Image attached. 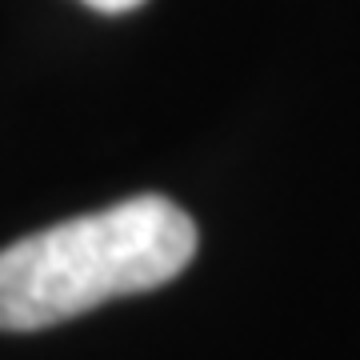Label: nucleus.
I'll list each match as a JSON object with an SVG mask.
<instances>
[{"instance_id":"obj_1","label":"nucleus","mask_w":360,"mask_h":360,"mask_svg":"<svg viewBox=\"0 0 360 360\" xmlns=\"http://www.w3.org/2000/svg\"><path fill=\"white\" fill-rule=\"evenodd\" d=\"M196 224L168 196L144 193L28 232L0 248V333H37L104 300L160 288L193 264Z\"/></svg>"},{"instance_id":"obj_2","label":"nucleus","mask_w":360,"mask_h":360,"mask_svg":"<svg viewBox=\"0 0 360 360\" xmlns=\"http://www.w3.org/2000/svg\"><path fill=\"white\" fill-rule=\"evenodd\" d=\"M80 4H89V8H96V13L116 16V13H132V8H141L144 0H80Z\"/></svg>"}]
</instances>
